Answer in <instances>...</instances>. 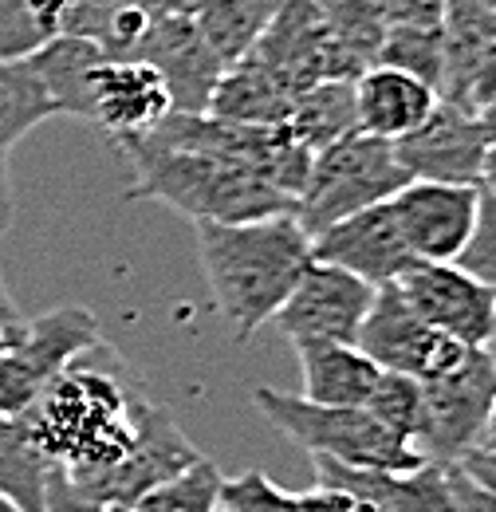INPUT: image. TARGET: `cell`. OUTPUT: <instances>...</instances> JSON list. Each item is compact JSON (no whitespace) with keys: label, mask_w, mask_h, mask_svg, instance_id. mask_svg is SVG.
I'll return each mask as SVG.
<instances>
[{"label":"cell","mask_w":496,"mask_h":512,"mask_svg":"<svg viewBox=\"0 0 496 512\" xmlns=\"http://www.w3.org/2000/svg\"><path fill=\"white\" fill-rule=\"evenodd\" d=\"M449 0H386L390 24H422V28H441Z\"/></svg>","instance_id":"obj_35"},{"label":"cell","mask_w":496,"mask_h":512,"mask_svg":"<svg viewBox=\"0 0 496 512\" xmlns=\"http://www.w3.org/2000/svg\"><path fill=\"white\" fill-rule=\"evenodd\" d=\"M481 190L496 193V146H489V154H485V170H481Z\"/></svg>","instance_id":"obj_40"},{"label":"cell","mask_w":496,"mask_h":512,"mask_svg":"<svg viewBox=\"0 0 496 512\" xmlns=\"http://www.w3.org/2000/svg\"><path fill=\"white\" fill-rule=\"evenodd\" d=\"M477 449H493L496 453V402L493 410H489V422H485V434H481V446Z\"/></svg>","instance_id":"obj_41"},{"label":"cell","mask_w":496,"mask_h":512,"mask_svg":"<svg viewBox=\"0 0 496 512\" xmlns=\"http://www.w3.org/2000/svg\"><path fill=\"white\" fill-rule=\"evenodd\" d=\"M32 67L40 71L48 95L56 99L60 115L71 119H83V107H87V79L99 60H107V52L87 40V36H75V32H60L56 40H48L40 52L28 56Z\"/></svg>","instance_id":"obj_22"},{"label":"cell","mask_w":496,"mask_h":512,"mask_svg":"<svg viewBox=\"0 0 496 512\" xmlns=\"http://www.w3.org/2000/svg\"><path fill=\"white\" fill-rule=\"evenodd\" d=\"M374 288L367 280L351 276L339 264L311 256L292 284L288 300L276 308L272 323L296 343V339H331V343H355L359 327L367 320Z\"/></svg>","instance_id":"obj_10"},{"label":"cell","mask_w":496,"mask_h":512,"mask_svg":"<svg viewBox=\"0 0 496 512\" xmlns=\"http://www.w3.org/2000/svg\"><path fill=\"white\" fill-rule=\"evenodd\" d=\"M130 60H146L170 87L174 111H209V95L217 75L225 71L221 60L209 52L205 36L197 32L193 16H154L150 32L142 36Z\"/></svg>","instance_id":"obj_17"},{"label":"cell","mask_w":496,"mask_h":512,"mask_svg":"<svg viewBox=\"0 0 496 512\" xmlns=\"http://www.w3.org/2000/svg\"><path fill=\"white\" fill-rule=\"evenodd\" d=\"M56 115L60 107L32 60H0V150H12L24 134Z\"/></svg>","instance_id":"obj_24"},{"label":"cell","mask_w":496,"mask_h":512,"mask_svg":"<svg viewBox=\"0 0 496 512\" xmlns=\"http://www.w3.org/2000/svg\"><path fill=\"white\" fill-rule=\"evenodd\" d=\"M221 469L201 453L189 469L174 473L170 481L146 489L130 509L134 512H217L221 497Z\"/></svg>","instance_id":"obj_28"},{"label":"cell","mask_w":496,"mask_h":512,"mask_svg":"<svg viewBox=\"0 0 496 512\" xmlns=\"http://www.w3.org/2000/svg\"><path fill=\"white\" fill-rule=\"evenodd\" d=\"M493 402L496 359L489 347H473L457 371L441 375L434 383H422V422H418L414 449L426 461L457 465L469 449L481 446Z\"/></svg>","instance_id":"obj_7"},{"label":"cell","mask_w":496,"mask_h":512,"mask_svg":"<svg viewBox=\"0 0 496 512\" xmlns=\"http://www.w3.org/2000/svg\"><path fill=\"white\" fill-rule=\"evenodd\" d=\"M52 461L40 453L20 418H4L0 426V493L24 512H44Z\"/></svg>","instance_id":"obj_25"},{"label":"cell","mask_w":496,"mask_h":512,"mask_svg":"<svg viewBox=\"0 0 496 512\" xmlns=\"http://www.w3.org/2000/svg\"><path fill=\"white\" fill-rule=\"evenodd\" d=\"M154 16H193L205 0H142Z\"/></svg>","instance_id":"obj_37"},{"label":"cell","mask_w":496,"mask_h":512,"mask_svg":"<svg viewBox=\"0 0 496 512\" xmlns=\"http://www.w3.org/2000/svg\"><path fill=\"white\" fill-rule=\"evenodd\" d=\"M4 418H8V414H4V410H0V426H4Z\"/></svg>","instance_id":"obj_45"},{"label":"cell","mask_w":496,"mask_h":512,"mask_svg":"<svg viewBox=\"0 0 496 512\" xmlns=\"http://www.w3.org/2000/svg\"><path fill=\"white\" fill-rule=\"evenodd\" d=\"M477 123H481L485 142H489V146H496V99H489V103L477 111Z\"/></svg>","instance_id":"obj_39"},{"label":"cell","mask_w":496,"mask_h":512,"mask_svg":"<svg viewBox=\"0 0 496 512\" xmlns=\"http://www.w3.org/2000/svg\"><path fill=\"white\" fill-rule=\"evenodd\" d=\"M284 127L292 130V138L308 150L319 154L323 146L339 142L343 134L359 130L355 119V79H319L304 87L288 115H284Z\"/></svg>","instance_id":"obj_21"},{"label":"cell","mask_w":496,"mask_h":512,"mask_svg":"<svg viewBox=\"0 0 496 512\" xmlns=\"http://www.w3.org/2000/svg\"><path fill=\"white\" fill-rule=\"evenodd\" d=\"M0 512H24V509H20V505H16V501H8V497H4V493H0Z\"/></svg>","instance_id":"obj_42"},{"label":"cell","mask_w":496,"mask_h":512,"mask_svg":"<svg viewBox=\"0 0 496 512\" xmlns=\"http://www.w3.org/2000/svg\"><path fill=\"white\" fill-rule=\"evenodd\" d=\"M394 154L410 182H449V186H481L489 142L473 111L437 99L426 123L402 134L394 142Z\"/></svg>","instance_id":"obj_11"},{"label":"cell","mask_w":496,"mask_h":512,"mask_svg":"<svg viewBox=\"0 0 496 512\" xmlns=\"http://www.w3.org/2000/svg\"><path fill=\"white\" fill-rule=\"evenodd\" d=\"M296 91L252 56H241L217 75V87L209 95V115L229 123H284Z\"/></svg>","instance_id":"obj_20"},{"label":"cell","mask_w":496,"mask_h":512,"mask_svg":"<svg viewBox=\"0 0 496 512\" xmlns=\"http://www.w3.org/2000/svg\"><path fill=\"white\" fill-rule=\"evenodd\" d=\"M457 264L496 292V193L481 190L477 221H473V233H469L465 249L457 253Z\"/></svg>","instance_id":"obj_32"},{"label":"cell","mask_w":496,"mask_h":512,"mask_svg":"<svg viewBox=\"0 0 496 512\" xmlns=\"http://www.w3.org/2000/svg\"><path fill=\"white\" fill-rule=\"evenodd\" d=\"M485 4H489V8H496V0H485Z\"/></svg>","instance_id":"obj_46"},{"label":"cell","mask_w":496,"mask_h":512,"mask_svg":"<svg viewBox=\"0 0 496 512\" xmlns=\"http://www.w3.org/2000/svg\"><path fill=\"white\" fill-rule=\"evenodd\" d=\"M394 288L430 327L465 347H489L496 335V292L457 260H410Z\"/></svg>","instance_id":"obj_9"},{"label":"cell","mask_w":496,"mask_h":512,"mask_svg":"<svg viewBox=\"0 0 496 512\" xmlns=\"http://www.w3.org/2000/svg\"><path fill=\"white\" fill-rule=\"evenodd\" d=\"M315 8L323 16V24L331 28V36L347 48V56L371 67L374 52L390 28L386 0H315Z\"/></svg>","instance_id":"obj_27"},{"label":"cell","mask_w":496,"mask_h":512,"mask_svg":"<svg viewBox=\"0 0 496 512\" xmlns=\"http://www.w3.org/2000/svg\"><path fill=\"white\" fill-rule=\"evenodd\" d=\"M12 217H16V190H12L8 150H0V237L12 229Z\"/></svg>","instance_id":"obj_36"},{"label":"cell","mask_w":496,"mask_h":512,"mask_svg":"<svg viewBox=\"0 0 496 512\" xmlns=\"http://www.w3.org/2000/svg\"><path fill=\"white\" fill-rule=\"evenodd\" d=\"M437 107V91L418 75H406L398 67L371 64L355 75V119L359 130L378 134L386 142H398L402 134L426 123Z\"/></svg>","instance_id":"obj_18"},{"label":"cell","mask_w":496,"mask_h":512,"mask_svg":"<svg viewBox=\"0 0 496 512\" xmlns=\"http://www.w3.org/2000/svg\"><path fill=\"white\" fill-rule=\"evenodd\" d=\"M197 457H201V449L182 434L178 418H174L162 402H150L134 449L126 453L119 465H111L107 473H99L95 481H87L83 489H87L95 501H103V505H134L146 489L170 481L174 473L189 469ZM75 485H79V481H75Z\"/></svg>","instance_id":"obj_14"},{"label":"cell","mask_w":496,"mask_h":512,"mask_svg":"<svg viewBox=\"0 0 496 512\" xmlns=\"http://www.w3.org/2000/svg\"><path fill=\"white\" fill-rule=\"evenodd\" d=\"M296 509H300V493H288V489L272 485L260 469H248L241 477H225L221 481L217 512H296Z\"/></svg>","instance_id":"obj_31"},{"label":"cell","mask_w":496,"mask_h":512,"mask_svg":"<svg viewBox=\"0 0 496 512\" xmlns=\"http://www.w3.org/2000/svg\"><path fill=\"white\" fill-rule=\"evenodd\" d=\"M296 359L304 371V398L319 406H363L378 383V363L359 351V343L296 339Z\"/></svg>","instance_id":"obj_19"},{"label":"cell","mask_w":496,"mask_h":512,"mask_svg":"<svg viewBox=\"0 0 496 512\" xmlns=\"http://www.w3.org/2000/svg\"><path fill=\"white\" fill-rule=\"evenodd\" d=\"M103 512H134V509H130V505H107Z\"/></svg>","instance_id":"obj_43"},{"label":"cell","mask_w":496,"mask_h":512,"mask_svg":"<svg viewBox=\"0 0 496 512\" xmlns=\"http://www.w3.org/2000/svg\"><path fill=\"white\" fill-rule=\"evenodd\" d=\"M197 256L213 296V308L233 327V339L248 343L276 308L288 300L311 260V237L292 213L256 221H201Z\"/></svg>","instance_id":"obj_2"},{"label":"cell","mask_w":496,"mask_h":512,"mask_svg":"<svg viewBox=\"0 0 496 512\" xmlns=\"http://www.w3.org/2000/svg\"><path fill=\"white\" fill-rule=\"evenodd\" d=\"M276 8L280 0H205L193 12V24L205 36L209 52L221 60V67H229L248 56V48L264 36Z\"/></svg>","instance_id":"obj_23"},{"label":"cell","mask_w":496,"mask_h":512,"mask_svg":"<svg viewBox=\"0 0 496 512\" xmlns=\"http://www.w3.org/2000/svg\"><path fill=\"white\" fill-rule=\"evenodd\" d=\"M449 493H453V512H496V493L477 485L461 465H449Z\"/></svg>","instance_id":"obj_34"},{"label":"cell","mask_w":496,"mask_h":512,"mask_svg":"<svg viewBox=\"0 0 496 512\" xmlns=\"http://www.w3.org/2000/svg\"><path fill=\"white\" fill-rule=\"evenodd\" d=\"M481 186L406 182L390 197L402 241L414 260H457L477 221Z\"/></svg>","instance_id":"obj_13"},{"label":"cell","mask_w":496,"mask_h":512,"mask_svg":"<svg viewBox=\"0 0 496 512\" xmlns=\"http://www.w3.org/2000/svg\"><path fill=\"white\" fill-rule=\"evenodd\" d=\"M150 402L154 398L123 363V355L99 339L75 363H67L16 418L56 469L87 485L134 449Z\"/></svg>","instance_id":"obj_1"},{"label":"cell","mask_w":496,"mask_h":512,"mask_svg":"<svg viewBox=\"0 0 496 512\" xmlns=\"http://www.w3.org/2000/svg\"><path fill=\"white\" fill-rule=\"evenodd\" d=\"M103 509H107L103 501H95L83 485H75L63 469L52 465L48 489H44V512H103Z\"/></svg>","instance_id":"obj_33"},{"label":"cell","mask_w":496,"mask_h":512,"mask_svg":"<svg viewBox=\"0 0 496 512\" xmlns=\"http://www.w3.org/2000/svg\"><path fill=\"white\" fill-rule=\"evenodd\" d=\"M252 406L311 457H331L343 465L371 469H414L426 457L398 434H390L367 406H319L304 394L276 386H256Z\"/></svg>","instance_id":"obj_4"},{"label":"cell","mask_w":496,"mask_h":512,"mask_svg":"<svg viewBox=\"0 0 496 512\" xmlns=\"http://www.w3.org/2000/svg\"><path fill=\"white\" fill-rule=\"evenodd\" d=\"M8 327H12V323H8ZM0 347H4V331H0Z\"/></svg>","instance_id":"obj_44"},{"label":"cell","mask_w":496,"mask_h":512,"mask_svg":"<svg viewBox=\"0 0 496 512\" xmlns=\"http://www.w3.org/2000/svg\"><path fill=\"white\" fill-rule=\"evenodd\" d=\"M75 0H0V60H28L67 24Z\"/></svg>","instance_id":"obj_26"},{"label":"cell","mask_w":496,"mask_h":512,"mask_svg":"<svg viewBox=\"0 0 496 512\" xmlns=\"http://www.w3.org/2000/svg\"><path fill=\"white\" fill-rule=\"evenodd\" d=\"M374 64L398 67L406 75H418L422 83H430L437 91V79H441V64H445V36L441 28H422V24H390L378 52H374Z\"/></svg>","instance_id":"obj_29"},{"label":"cell","mask_w":496,"mask_h":512,"mask_svg":"<svg viewBox=\"0 0 496 512\" xmlns=\"http://www.w3.org/2000/svg\"><path fill=\"white\" fill-rule=\"evenodd\" d=\"M311 256L347 268L351 276L367 280L371 288L394 284L398 272L414 260L406 241H402V229H398V217H394L390 201L367 205V209L327 225L323 233H315L311 237Z\"/></svg>","instance_id":"obj_15"},{"label":"cell","mask_w":496,"mask_h":512,"mask_svg":"<svg viewBox=\"0 0 496 512\" xmlns=\"http://www.w3.org/2000/svg\"><path fill=\"white\" fill-rule=\"evenodd\" d=\"M311 465H315V485L347 489L374 512H453L449 465L437 461H422L414 469H371V465L311 457Z\"/></svg>","instance_id":"obj_16"},{"label":"cell","mask_w":496,"mask_h":512,"mask_svg":"<svg viewBox=\"0 0 496 512\" xmlns=\"http://www.w3.org/2000/svg\"><path fill=\"white\" fill-rule=\"evenodd\" d=\"M134 162V201H162L186 213L193 225L201 221H256L292 213V197L272 186L241 154L225 150H197V146H166L146 134L119 142Z\"/></svg>","instance_id":"obj_3"},{"label":"cell","mask_w":496,"mask_h":512,"mask_svg":"<svg viewBox=\"0 0 496 512\" xmlns=\"http://www.w3.org/2000/svg\"><path fill=\"white\" fill-rule=\"evenodd\" d=\"M406 182H410V174L402 170L394 142L367 134V130H351L339 142L311 154L308 178L296 193L292 217L300 221V229L308 237H315L327 225H335L367 205L390 201Z\"/></svg>","instance_id":"obj_5"},{"label":"cell","mask_w":496,"mask_h":512,"mask_svg":"<svg viewBox=\"0 0 496 512\" xmlns=\"http://www.w3.org/2000/svg\"><path fill=\"white\" fill-rule=\"evenodd\" d=\"M355 343L382 371H402V375H414L418 383H434L441 375L457 371L473 351V347L449 339L445 331L430 327L402 300V292L394 284L374 288V300Z\"/></svg>","instance_id":"obj_8"},{"label":"cell","mask_w":496,"mask_h":512,"mask_svg":"<svg viewBox=\"0 0 496 512\" xmlns=\"http://www.w3.org/2000/svg\"><path fill=\"white\" fill-rule=\"evenodd\" d=\"M16 320H20V308H16V300H12V292H8V284H4V276H0V331Z\"/></svg>","instance_id":"obj_38"},{"label":"cell","mask_w":496,"mask_h":512,"mask_svg":"<svg viewBox=\"0 0 496 512\" xmlns=\"http://www.w3.org/2000/svg\"><path fill=\"white\" fill-rule=\"evenodd\" d=\"M103 339L99 320L91 308L63 304L36 320H16L4 327L0 347V410L16 418L36 402V394L60 375L67 363H75L87 347Z\"/></svg>","instance_id":"obj_6"},{"label":"cell","mask_w":496,"mask_h":512,"mask_svg":"<svg viewBox=\"0 0 496 512\" xmlns=\"http://www.w3.org/2000/svg\"><path fill=\"white\" fill-rule=\"evenodd\" d=\"M174 111L170 87L146 60H99L87 79L83 123L107 130L115 142L154 130Z\"/></svg>","instance_id":"obj_12"},{"label":"cell","mask_w":496,"mask_h":512,"mask_svg":"<svg viewBox=\"0 0 496 512\" xmlns=\"http://www.w3.org/2000/svg\"><path fill=\"white\" fill-rule=\"evenodd\" d=\"M374 418L398 434L402 442L414 446L418 438V422H422V383L414 375H402V371H378V383H374L371 398L363 402Z\"/></svg>","instance_id":"obj_30"}]
</instances>
